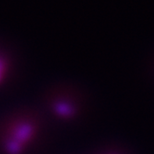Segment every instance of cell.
Returning a JSON list of instances; mask_svg holds the SVG:
<instances>
[{"label":"cell","instance_id":"cell-1","mask_svg":"<svg viewBox=\"0 0 154 154\" xmlns=\"http://www.w3.org/2000/svg\"><path fill=\"white\" fill-rule=\"evenodd\" d=\"M45 104L51 114L60 121L71 122L86 114L88 99L79 86L69 83L54 86L47 92Z\"/></svg>","mask_w":154,"mask_h":154},{"label":"cell","instance_id":"cell-2","mask_svg":"<svg viewBox=\"0 0 154 154\" xmlns=\"http://www.w3.org/2000/svg\"><path fill=\"white\" fill-rule=\"evenodd\" d=\"M36 113L30 112L29 116L21 115L14 118L12 121L11 134L12 141L22 144L32 138L36 131V119L34 116Z\"/></svg>","mask_w":154,"mask_h":154},{"label":"cell","instance_id":"cell-3","mask_svg":"<svg viewBox=\"0 0 154 154\" xmlns=\"http://www.w3.org/2000/svg\"><path fill=\"white\" fill-rule=\"evenodd\" d=\"M8 69L9 65L7 59L4 56L0 54V85L5 79L7 72H8Z\"/></svg>","mask_w":154,"mask_h":154},{"label":"cell","instance_id":"cell-4","mask_svg":"<svg viewBox=\"0 0 154 154\" xmlns=\"http://www.w3.org/2000/svg\"><path fill=\"white\" fill-rule=\"evenodd\" d=\"M153 71H154V59H153Z\"/></svg>","mask_w":154,"mask_h":154}]
</instances>
